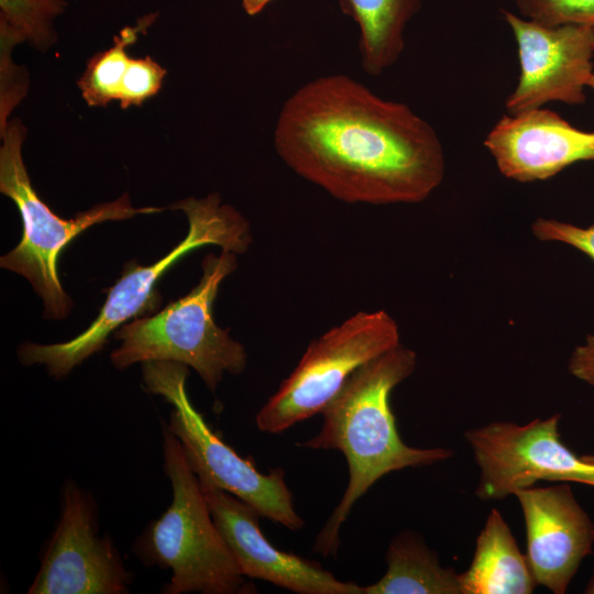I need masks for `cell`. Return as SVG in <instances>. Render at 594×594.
<instances>
[{"mask_svg":"<svg viewBox=\"0 0 594 594\" xmlns=\"http://www.w3.org/2000/svg\"><path fill=\"white\" fill-rule=\"evenodd\" d=\"M384 310L359 311L310 342L297 366L256 415L257 428L282 433L317 414L362 365L400 344Z\"/></svg>","mask_w":594,"mask_h":594,"instance_id":"obj_8","label":"cell"},{"mask_svg":"<svg viewBox=\"0 0 594 594\" xmlns=\"http://www.w3.org/2000/svg\"><path fill=\"white\" fill-rule=\"evenodd\" d=\"M150 23L151 21L145 19L136 26L123 29L114 37L110 48L90 58L78 80L82 98L89 106H106L118 99L121 80L131 58L127 48L138 40L139 32L146 29Z\"/></svg>","mask_w":594,"mask_h":594,"instance_id":"obj_19","label":"cell"},{"mask_svg":"<svg viewBox=\"0 0 594 594\" xmlns=\"http://www.w3.org/2000/svg\"><path fill=\"white\" fill-rule=\"evenodd\" d=\"M201 267L200 282L187 295L154 316L120 327L116 338L121 345L110 356L116 369L150 361L178 362L193 367L211 392L224 373L238 375L245 370L244 346L212 317L219 287L237 268V254L222 250L219 255L209 253Z\"/></svg>","mask_w":594,"mask_h":594,"instance_id":"obj_5","label":"cell"},{"mask_svg":"<svg viewBox=\"0 0 594 594\" xmlns=\"http://www.w3.org/2000/svg\"><path fill=\"white\" fill-rule=\"evenodd\" d=\"M460 581L462 594H530L538 585L526 554L497 509L488 514Z\"/></svg>","mask_w":594,"mask_h":594,"instance_id":"obj_15","label":"cell"},{"mask_svg":"<svg viewBox=\"0 0 594 594\" xmlns=\"http://www.w3.org/2000/svg\"><path fill=\"white\" fill-rule=\"evenodd\" d=\"M188 220V233L164 257L148 266L130 263L120 279L108 290L107 299L92 323L76 338L61 343H22L18 356L24 365L43 364L55 378L101 350L111 332L125 321L152 311L161 300L160 278L178 260L197 248L218 245L222 251L242 254L252 243L249 221L232 206L222 204L219 194L189 197L170 205Z\"/></svg>","mask_w":594,"mask_h":594,"instance_id":"obj_3","label":"cell"},{"mask_svg":"<svg viewBox=\"0 0 594 594\" xmlns=\"http://www.w3.org/2000/svg\"><path fill=\"white\" fill-rule=\"evenodd\" d=\"M520 13L542 25L594 28V0H514Z\"/></svg>","mask_w":594,"mask_h":594,"instance_id":"obj_20","label":"cell"},{"mask_svg":"<svg viewBox=\"0 0 594 594\" xmlns=\"http://www.w3.org/2000/svg\"><path fill=\"white\" fill-rule=\"evenodd\" d=\"M560 415L525 425L494 421L466 430L480 470L475 495L502 499L539 481L584 483L594 472V455H576L561 440Z\"/></svg>","mask_w":594,"mask_h":594,"instance_id":"obj_9","label":"cell"},{"mask_svg":"<svg viewBox=\"0 0 594 594\" xmlns=\"http://www.w3.org/2000/svg\"><path fill=\"white\" fill-rule=\"evenodd\" d=\"M270 1L271 0H242V4L248 14L254 15L262 11Z\"/></svg>","mask_w":594,"mask_h":594,"instance_id":"obj_24","label":"cell"},{"mask_svg":"<svg viewBox=\"0 0 594 594\" xmlns=\"http://www.w3.org/2000/svg\"><path fill=\"white\" fill-rule=\"evenodd\" d=\"M584 484L594 486V472L586 477Z\"/></svg>","mask_w":594,"mask_h":594,"instance_id":"obj_26","label":"cell"},{"mask_svg":"<svg viewBox=\"0 0 594 594\" xmlns=\"http://www.w3.org/2000/svg\"><path fill=\"white\" fill-rule=\"evenodd\" d=\"M587 87H590L594 91V72L590 76V79L587 81Z\"/></svg>","mask_w":594,"mask_h":594,"instance_id":"obj_27","label":"cell"},{"mask_svg":"<svg viewBox=\"0 0 594 594\" xmlns=\"http://www.w3.org/2000/svg\"><path fill=\"white\" fill-rule=\"evenodd\" d=\"M162 436L163 469L173 499L138 539L135 554L145 563L172 571L162 591L165 594L254 592L212 519L182 442L167 424H162Z\"/></svg>","mask_w":594,"mask_h":594,"instance_id":"obj_4","label":"cell"},{"mask_svg":"<svg viewBox=\"0 0 594 594\" xmlns=\"http://www.w3.org/2000/svg\"><path fill=\"white\" fill-rule=\"evenodd\" d=\"M273 140L294 173L346 204L420 202L446 170L442 144L426 120L342 74L293 92Z\"/></svg>","mask_w":594,"mask_h":594,"instance_id":"obj_1","label":"cell"},{"mask_svg":"<svg viewBox=\"0 0 594 594\" xmlns=\"http://www.w3.org/2000/svg\"><path fill=\"white\" fill-rule=\"evenodd\" d=\"M517 43L520 74L506 99L509 116L539 109L548 102L581 105L593 70L594 28L542 25L502 9Z\"/></svg>","mask_w":594,"mask_h":594,"instance_id":"obj_11","label":"cell"},{"mask_svg":"<svg viewBox=\"0 0 594 594\" xmlns=\"http://www.w3.org/2000/svg\"><path fill=\"white\" fill-rule=\"evenodd\" d=\"M415 351L402 344L358 369L320 413L319 432L298 443L308 449L340 451L348 463L349 482L342 498L321 528L312 550L334 557L340 530L353 505L384 475L407 468L448 460L447 448H414L400 438L389 397L415 371Z\"/></svg>","mask_w":594,"mask_h":594,"instance_id":"obj_2","label":"cell"},{"mask_svg":"<svg viewBox=\"0 0 594 594\" xmlns=\"http://www.w3.org/2000/svg\"><path fill=\"white\" fill-rule=\"evenodd\" d=\"M342 11L359 26L363 69L378 76L393 66L405 47L406 24L421 0H339Z\"/></svg>","mask_w":594,"mask_h":594,"instance_id":"obj_17","label":"cell"},{"mask_svg":"<svg viewBox=\"0 0 594 594\" xmlns=\"http://www.w3.org/2000/svg\"><path fill=\"white\" fill-rule=\"evenodd\" d=\"M65 4L63 0H0L1 51L11 52L24 41L47 48L55 41L52 21Z\"/></svg>","mask_w":594,"mask_h":594,"instance_id":"obj_18","label":"cell"},{"mask_svg":"<svg viewBox=\"0 0 594 594\" xmlns=\"http://www.w3.org/2000/svg\"><path fill=\"white\" fill-rule=\"evenodd\" d=\"M569 371L576 378L594 386V333L574 349L569 361Z\"/></svg>","mask_w":594,"mask_h":594,"instance_id":"obj_23","label":"cell"},{"mask_svg":"<svg viewBox=\"0 0 594 594\" xmlns=\"http://www.w3.org/2000/svg\"><path fill=\"white\" fill-rule=\"evenodd\" d=\"M166 70L150 56L130 58L118 99L122 109L141 105L160 90Z\"/></svg>","mask_w":594,"mask_h":594,"instance_id":"obj_21","label":"cell"},{"mask_svg":"<svg viewBox=\"0 0 594 594\" xmlns=\"http://www.w3.org/2000/svg\"><path fill=\"white\" fill-rule=\"evenodd\" d=\"M515 493L525 520L527 560L538 585L564 594L594 544V522L569 482Z\"/></svg>","mask_w":594,"mask_h":594,"instance_id":"obj_13","label":"cell"},{"mask_svg":"<svg viewBox=\"0 0 594 594\" xmlns=\"http://www.w3.org/2000/svg\"><path fill=\"white\" fill-rule=\"evenodd\" d=\"M1 138L0 191L16 205L23 232L19 244L1 256L0 265L32 284L43 299L46 318L63 319L73 302L61 284L57 264L72 240L96 223L160 212L163 208H134L124 193L111 202L97 205L72 219H62L42 201L31 184L22 157L25 128L21 121H9Z\"/></svg>","mask_w":594,"mask_h":594,"instance_id":"obj_6","label":"cell"},{"mask_svg":"<svg viewBox=\"0 0 594 594\" xmlns=\"http://www.w3.org/2000/svg\"><path fill=\"white\" fill-rule=\"evenodd\" d=\"M531 230L541 241L569 244L594 261V224L581 228L556 219L538 218L532 223Z\"/></svg>","mask_w":594,"mask_h":594,"instance_id":"obj_22","label":"cell"},{"mask_svg":"<svg viewBox=\"0 0 594 594\" xmlns=\"http://www.w3.org/2000/svg\"><path fill=\"white\" fill-rule=\"evenodd\" d=\"M583 592L586 594H594V570Z\"/></svg>","mask_w":594,"mask_h":594,"instance_id":"obj_25","label":"cell"},{"mask_svg":"<svg viewBox=\"0 0 594 594\" xmlns=\"http://www.w3.org/2000/svg\"><path fill=\"white\" fill-rule=\"evenodd\" d=\"M130 582L112 540L98 535L92 496L67 483L61 519L28 593L123 594Z\"/></svg>","mask_w":594,"mask_h":594,"instance_id":"obj_10","label":"cell"},{"mask_svg":"<svg viewBox=\"0 0 594 594\" xmlns=\"http://www.w3.org/2000/svg\"><path fill=\"white\" fill-rule=\"evenodd\" d=\"M187 367L178 362L150 361L142 363V373L146 391L173 405L167 426L182 442L198 480L237 496L290 530L302 528L305 521L295 509L283 469L261 473L251 459L239 455L209 428L187 395Z\"/></svg>","mask_w":594,"mask_h":594,"instance_id":"obj_7","label":"cell"},{"mask_svg":"<svg viewBox=\"0 0 594 594\" xmlns=\"http://www.w3.org/2000/svg\"><path fill=\"white\" fill-rule=\"evenodd\" d=\"M484 145L499 172L516 182L544 180L579 161H594V132L548 109L503 116Z\"/></svg>","mask_w":594,"mask_h":594,"instance_id":"obj_14","label":"cell"},{"mask_svg":"<svg viewBox=\"0 0 594 594\" xmlns=\"http://www.w3.org/2000/svg\"><path fill=\"white\" fill-rule=\"evenodd\" d=\"M387 571L363 594H462L460 573L440 564L417 532L397 535L386 552Z\"/></svg>","mask_w":594,"mask_h":594,"instance_id":"obj_16","label":"cell"},{"mask_svg":"<svg viewBox=\"0 0 594 594\" xmlns=\"http://www.w3.org/2000/svg\"><path fill=\"white\" fill-rule=\"evenodd\" d=\"M212 519L245 576L299 594H363V586L338 580L318 562L275 548L260 528L254 507L200 482Z\"/></svg>","mask_w":594,"mask_h":594,"instance_id":"obj_12","label":"cell"}]
</instances>
